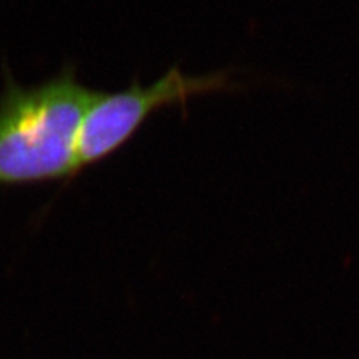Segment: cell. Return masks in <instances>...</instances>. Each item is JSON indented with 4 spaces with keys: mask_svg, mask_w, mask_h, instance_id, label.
Masks as SVG:
<instances>
[{
    "mask_svg": "<svg viewBox=\"0 0 359 359\" xmlns=\"http://www.w3.org/2000/svg\"><path fill=\"white\" fill-rule=\"evenodd\" d=\"M74 66L39 86L18 84L5 71L0 95V186L71 178L80 172L76 140L95 97Z\"/></svg>",
    "mask_w": 359,
    "mask_h": 359,
    "instance_id": "1",
    "label": "cell"
},
{
    "mask_svg": "<svg viewBox=\"0 0 359 359\" xmlns=\"http://www.w3.org/2000/svg\"><path fill=\"white\" fill-rule=\"evenodd\" d=\"M237 87L229 72L189 76L178 66H172L150 86L132 83L117 93L96 92L78 132L80 171L116 153L156 111L186 105L192 97Z\"/></svg>",
    "mask_w": 359,
    "mask_h": 359,
    "instance_id": "2",
    "label": "cell"
}]
</instances>
